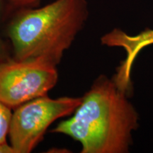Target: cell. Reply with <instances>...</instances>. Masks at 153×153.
I'll list each match as a JSON object with an SVG mask.
<instances>
[{"label": "cell", "mask_w": 153, "mask_h": 153, "mask_svg": "<svg viewBox=\"0 0 153 153\" xmlns=\"http://www.w3.org/2000/svg\"><path fill=\"white\" fill-rule=\"evenodd\" d=\"M102 45L123 49L126 58L114 76L120 88L131 92V70L137 55L145 48L153 45V29L146 28L136 35H129L119 28H114L101 38Z\"/></svg>", "instance_id": "obj_5"}, {"label": "cell", "mask_w": 153, "mask_h": 153, "mask_svg": "<svg viewBox=\"0 0 153 153\" xmlns=\"http://www.w3.org/2000/svg\"><path fill=\"white\" fill-rule=\"evenodd\" d=\"M0 153H16L14 149L8 142L0 143Z\"/></svg>", "instance_id": "obj_9"}, {"label": "cell", "mask_w": 153, "mask_h": 153, "mask_svg": "<svg viewBox=\"0 0 153 153\" xmlns=\"http://www.w3.org/2000/svg\"><path fill=\"white\" fill-rule=\"evenodd\" d=\"M8 14L9 11L7 1L6 0H0V19H3Z\"/></svg>", "instance_id": "obj_10"}, {"label": "cell", "mask_w": 153, "mask_h": 153, "mask_svg": "<svg viewBox=\"0 0 153 153\" xmlns=\"http://www.w3.org/2000/svg\"><path fill=\"white\" fill-rule=\"evenodd\" d=\"M41 0H6L9 13L24 8L35 7L39 4Z\"/></svg>", "instance_id": "obj_7"}, {"label": "cell", "mask_w": 153, "mask_h": 153, "mask_svg": "<svg viewBox=\"0 0 153 153\" xmlns=\"http://www.w3.org/2000/svg\"><path fill=\"white\" fill-rule=\"evenodd\" d=\"M10 108L0 102V143L7 142L12 111Z\"/></svg>", "instance_id": "obj_6"}, {"label": "cell", "mask_w": 153, "mask_h": 153, "mask_svg": "<svg viewBox=\"0 0 153 153\" xmlns=\"http://www.w3.org/2000/svg\"><path fill=\"white\" fill-rule=\"evenodd\" d=\"M82 102V97H38L14 108L8 137L16 153L31 152L43 140L55 120L70 116Z\"/></svg>", "instance_id": "obj_3"}, {"label": "cell", "mask_w": 153, "mask_h": 153, "mask_svg": "<svg viewBox=\"0 0 153 153\" xmlns=\"http://www.w3.org/2000/svg\"><path fill=\"white\" fill-rule=\"evenodd\" d=\"M11 57L9 45L0 38V62L10 59Z\"/></svg>", "instance_id": "obj_8"}, {"label": "cell", "mask_w": 153, "mask_h": 153, "mask_svg": "<svg viewBox=\"0 0 153 153\" xmlns=\"http://www.w3.org/2000/svg\"><path fill=\"white\" fill-rule=\"evenodd\" d=\"M58 80L57 65L43 58L0 62V102L11 109L48 95Z\"/></svg>", "instance_id": "obj_4"}, {"label": "cell", "mask_w": 153, "mask_h": 153, "mask_svg": "<svg viewBox=\"0 0 153 153\" xmlns=\"http://www.w3.org/2000/svg\"><path fill=\"white\" fill-rule=\"evenodd\" d=\"M114 78L101 74L82 97L72 116L51 133L78 141L81 153H128L133 134L139 127V115Z\"/></svg>", "instance_id": "obj_1"}, {"label": "cell", "mask_w": 153, "mask_h": 153, "mask_svg": "<svg viewBox=\"0 0 153 153\" xmlns=\"http://www.w3.org/2000/svg\"><path fill=\"white\" fill-rule=\"evenodd\" d=\"M89 16L87 0H55L14 11L7 26L16 60L43 58L58 65Z\"/></svg>", "instance_id": "obj_2"}]
</instances>
